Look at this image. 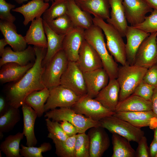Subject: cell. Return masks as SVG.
I'll use <instances>...</instances> for the list:
<instances>
[{
	"label": "cell",
	"mask_w": 157,
	"mask_h": 157,
	"mask_svg": "<svg viewBox=\"0 0 157 157\" xmlns=\"http://www.w3.org/2000/svg\"><path fill=\"white\" fill-rule=\"evenodd\" d=\"M36 56L33 66L19 80L9 86L6 92V98L10 106L19 108L24 103L26 97L32 92L45 87L42 81L44 67L42 61L47 48L34 46Z\"/></svg>",
	"instance_id": "cell-1"
},
{
	"label": "cell",
	"mask_w": 157,
	"mask_h": 157,
	"mask_svg": "<svg viewBox=\"0 0 157 157\" xmlns=\"http://www.w3.org/2000/svg\"><path fill=\"white\" fill-rule=\"evenodd\" d=\"M101 28L93 24L85 30V40L96 51L101 60L103 68L108 74L110 79H116L118 69L117 62L108 51Z\"/></svg>",
	"instance_id": "cell-2"
},
{
	"label": "cell",
	"mask_w": 157,
	"mask_h": 157,
	"mask_svg": "<svg viewBox=\"0 0 157 157\" xmlns=\"http://www.w3.org/2000/svg\"><path fill=\"white\" fill-rule=\"evenodd\" d=\"M147 69L127 63L118 67L116 80L120 87L119 101L131 95L142 81Z\"/></svg>",
	"instance_id": "cell-3"
},
{
	"label": "cell",
	"mask_w": 157,
	"mask_h": 157,
	"mask_svg": "<svg viewBox=\"0 0 157 157\" xmlns=\"http://www.w3.org/2000/svg\"><path fill=\"white\" fill-rule=\"evenodd\" d=\"M94 24L100 28L106 39V47L108 51L114 58L116 62L122 65L127 63L125 44L122 36L113 26L105 22L104 19L96 17L93 18Z\"/></svg>",
	"instance_id": "cell-4"
},
{
	"label": "cell",
	"mask_w": 157,
	"mask_h": 157,
	"mask_svg": "<svg viewBox=\"0 0 157 157\" xmlns=\"http://www.w3.org/2000/svg\"><path fill=\"white\" fill-rule=\"evenodd\" d=\"M44 117L59 122L66 120L76 127L78 133H85L92 127L100 126L99 121L94 120L77 113L71 108L61 107L50 110L46 112Z\"/></svg>",
	"instance_id": "cell-5"
},
{
	"label": "cell",
	"mask_w": 157,
	"mask_h": 157,
	"mask_svg": "<svg viewBox=\"0 0 157 157\" xmlns=\"http://www.w3.org/2000/svg\"><path fill=\"white\" fill-rule=\"evenodd\" d=\"M63 49L57 52L44 66L42 76L44 85L49 89L60 85L61 76L69 62Z\"/></svg>",
	"instance_id": "cell-6"
},
{
	"label": "cell",
	"mask_w": 157,
	"mask_h": 157,
	"mask_svg": "<svg viewBox=\"0 0 157 157\" xmlns=\"http://www.w3.org/2000/svg\"><path fill=\"white\" fill-rule=\"evenodd\" d=\"M99 122L101 126L112 133H117L124 137L129 142L138 143L144 136V131L140 128L113 115L104 117Z\"/></svg>",
	"instance_id": "cell-7"
},
{
	"label": "cell",
	"mask_w": 157,
	"mask_h": 157,
	"mask_svg": "<svg viewBox=\"0 0 157 157\" xmlns=\"http://www.w3.org/2000/svg\"><path fill=\"white\" fill-rule=\"evenodd\" d=\"M71 108L76 113L96 121L113 115L115 113L106 108L98 101L87 94L80 97Z\"/></svg>",
	"instance_id": "cell-8"
},
{
	"label": "cell",
	"mask_w": 157,
	"mask_h": 157,
	"mask_svg": "<svg viewBox=\"0 0 157 157\" xmlns=\"http://www.w3.org/2000/svg\"><path fill=\"white\" fill-rule=\"evenodd\" d=\"M60 85L69 89L80 97L87 94L83 73L75 62L69 61L61 78Z\"/></svg>",
	"instance_id": "cell-9"
},
{
	"label": "cell",
	"mask_w": 157,
	"mask_h": 157,
	"mask_svg": "<svg viewBox=\"0 0 157 157\" xmlns=\"http://www.w3.org/2000/svg\"><path fill=\"white\" fill-rule=\"evenodd\" d=\"M157 31L150 33L136 53L134 65L148 69L157 63Z\"/></svg>",
	"instance_id": "cell-10"
},
{
	"label": "cell",
	"mask_w": 157,
	"mask_h": 157,
	"mask_svg": "<svg viewBox=\"0 0 157 157\" xmlns=\"http://www.w3.org/2000/svg\"><path fill=\"white\" fill-rule=\"evenodd\" d=\"M49 89V95L44 106L45 112L57 107L71 108L80 97L60 85Z\"/></svg>",
	"instance_id": "cell-11"
},
{
	"label": "cell",
	"mask_w": 157,
	"mask_h": 157,
	"mask_svg": "<svg viewBox=\"0 0 157 157\" xmlns=\"http://www.w3.org/2000/svg\"><path fill=\"white\" fill-rule=\"evenodd\" d=\"M83 73L103 68L101 59L94 49L85 40L80 47L78 57L76 62Z\"/></svg>",
	"instance_id": "cell-12"
},
{
	"label": "cell",
	"mask_w": 157,
	"mask_h": 157,
	"mask_svg": "<svg viewBox=\"0 0 157 157\" xmlns=\"http://www.w3.org/2000/svg\"><path fill=\"white\" fill-rule=\"evenodd\" d=\"M122 4L127 22L133 26L142 23L153 10L144 0H123Z\"/></svg>",
	"instance_id": "cell-13"
},
{
	"label": "cell",
	"mask_w": 157,
	"mask_h": 157,
	"mask_svg": "<svg viewBox=\"0 0 157 157\" xmlns=\"http://www.w3.org/2000/svg\"><path fill=\"white\" fill-rule=\"evenodd\" d=\"M88 135L90 142V157H101L110 145L108 136L103 127L99 126L90 129Z\"/></svg>",
	"instance_id": "cell-14"
},
{
	"label": "cell",
	"mask_w": 157,
	"mask_h": 157,
	"mask_svg": "<svg viewBox=\"0 0 157 157\" xmlns=\"http://www.w3.org/2000/svg\"><path fill=\"white\" fill-rule=\"evenodd\" d=\"M113 115L139 128L149 126L151 129H154L157 127V115L152 110L115 112Z\"/></svg>",
	"instance_id": "cell-15"
},
{
	"label": "cell",
	"mask_w": 157,
	"mask_h": 157,
	"mask_svg": "<svg viewBox=\"0 0 157 157\" xmlns=\"http://www.w3.org/2000/svg\"><path fill=\"white\" fill-rule=\"evenodd\" d=\"M85 30L74 28L64 38L62 49L69 61L76 62L78 57L79 49L85 40Z\"/></svg>",
	"instance_id": "cell-16"
},
{
	"label": "cell",
	"mask_w": 157,
	"mask_h": 157,
	"mask_svg": "<svg viewBox=\"0 0 157 157\" xmlns=\"http://www.w3.org/2000/svg\"><path fill=\"white\" fill-rule=\"evenodd\" d=\"M83 74L87 94L92 98H95L107 85L110 80L108 74L103 67Z\"/></svg>",
	"instance_id": "cell-17"
},
{
	"label": "cell",
	"mask_w": 157,
	"mask_h": 157,
	"mask_svg": "<svg viewBox=\"0 0 157 157\" xmlns=\"http://www.w3.org/2000/svg\"><path fill=\"white\" fill-rule=\"evenodd\" d=\"M150 34L133 26H128L126 33L125 52L127 63L134 65L135 55L140 45Z\"/></svg>",
	"instance_id": "cell-18"
},
{
	"label": "cell",
	"mask_w": 157,
	"mask_h": 157,
	"mask_svg": "<svg viewBox=\"0 0 157 157\" xmlns=\"http://www.w3.org/2000/svg\"><path fill=\"white\" fill-rule=\"evenodd\" d=\"M120 87L116 79H110L107 85L94 98L106 108L115 112L119 102Z\"/></svg>",
	"instance_id": "cell-19"
},
{
	"label": "cell",
	"mask_w": 157,
	"mask_h": 157,
	"mask_svg": "<svg viewBox=\"0 0 157 157\" xmlns=\"http://www.w3.org/2000/svg\"><path fill=\"white\" fill-rule=\"evenodd\" d=\"M0 30L13 50L20 51L26 48L27 44L25 36L17 33L16 27L13 22L0 20Z\"/></svg>",
	"instance_id": "cell-20"
},
{
	"label": "cell",
	"mask_w": 157,
	"mask_h": 157,
	"mask_svg": "<svg viewBox=\"0 0 157 157\" xmlns=\"http://www.w3.org/2000/svg\"><path fill=\"white\" fill-rule=\"evenodd\" d=\"M35 53L33 47L29 45L25 50L15 51L10 47L5 48L0 59V67L8 63H14L22 66H24L35 60Z\"/></svg>",
	"instance_id": "cell-21"
},
{
	"label": "cell",
	"mask_w": 157,
	"mask_h": 157,
	"mask_svg": "<svg viewBox=\"0 0 157 157\" xmlns=\"http://www.w3.org/2000/svg\"><path fill=\"white\" fill-rule=\"evenodd\" d=\"M49 6L48 2L44 0H32L26 4L12 10L13 11L19 13L23 15L24 20L23 22L25 26L28 24L35 18L41 17Z\"/></svg>",
	"instance_id": "cell-22"
},
{
	"label": "cell",
	"mask_w": 157,
	"mask_h": 157,
	"mask_svg": "<svg viewBox=\"0 0 157 157\" xmlns=\"http://www.w3.org/2000/svg\"><path fill=\"white\" fill-rule=\"evenodd\" d=\"M123 0H108L111 8L107 22L113 26L122 37L125 36L128 26L122 4Z\"/></svg>",
	"instance_id": "cell-23"
},
{
	"label": "cell",
	"mask_w": 157,
	"mask_h": 157,
	"mask_svg": "<svg viewBox=\"0 0 157 157\" xmlns=\"http://www.w3.org/2000/svg\"><path fill=\"white\" fill-rule=\"evenodd\" d=\"M75 1L81 9L94 17L104 20L110 17L108 0H77Z\"/></svg>",
	"instance_id": "cell-24"
},
{
	"label": "cell",
	"mask_w": 157,
	"mask_h": 157,
	"mask_svg": "<svg viewBox=\"0 0 157 157\" xmlns=\"http://www.w3.org/2000/svg\"><path fill=\"white\" fill-rule=\"evenodd\" d=\"M23 117L24 127L22 132L26 138L28 146H35L37 140L34 133V125L38 115L29 106L24 103L22 106Z\"/></svg>",
	"instance_id": "cell-25"
},
{
	"label": "cell",
	"mask_w": 157,
	"mask_h": 157,
	"mask_svg": "<svg viewBox=\"0 0 157 157\" xmlns=\"http://www.w3.org/2000/svg\"><path fill=\"white\" fill-rule=\"evenodd\" d=\"M45 34L42 18L34 19L31 21L25 36L27 44L47 48V42Z\"/></svg>",
	"instance_id": "cell-26"
},
{
	"label": "cell",
	"mask_w": 157,
	"mask_h": 157,
	"mask_svg": "<svg viewBox=\"0 0 157 157\" xmlns=\"http://www.w3.org/2000/svg\"><path fill=\"white\" fill-rule=\"evenodd\" d=\"M67 14L74 28L85 30L89 28L94 24L93 18L90 14L81 9L74 0H69Z\"/></svg>",
	"instance_id": "cell-27"
},
{
	"label": "cell",
	"mask_w": 157,
	"mask_h": 157,
	"mask_svg": "<svg viewBox=\"0 0 157 157\" xmlns=\"http://www.w3.org/2000/svg\"><path fill=\"white\" fill-rule=\"evenodd\" d=\"M152 109L151 101L147 100L138 96L132 94L119 102L115 112L142 111Z\"/></svg>",
	"instance_id": "cell-28"
},
{
	"label": "cell",
	"mask_w": 157,
	"mask_h": 157,
	"mask_svg": "<svg viewBox=\"0 0 157 157\" xmlns=\"http://www.w3.org/2000/svg\"><path fill=\"white\" fill-rule=\"evenodd\" d=\"M34 63H31L24 66L12 62L4 64L1 67L0 71L1 83H4L18 81L33 66Z\"/></svg>",
	"instance_id": "cell-29"
},
{
	"label": "cell",
	"mask_w": 157,
	"mask_h": 157,
	"mask_svg": "<svg viewBox=\"0 0 157 157\" xmlns=\"http://www.w3.org/2000/svg\"><path fill=\"white\" fill-rule=\"evenodd\" d=\"M43 25L47 42V51L42 62V66L44 67L54 55L62 49L63 42L65 35L56 34L44 20Z\"/></svg>",
	"instance_id": "cell-30"
},
{
	"label": "cell",
	"mask_w": 157,
	"mask_h": 157,
	"mask_svg": "<svg viewBox=\"0 0 157 157\" xmlns=\"http://www.w3.org/2000/svg\"><path fill=\"white\" fill-rule=\"evenodd\" d=\"M49 95V89H43L33 92L26 98L24 103L31 106L37 113L38 117H41L45 112L44 106Z\"/></svg>",
	"instance_id": "cell-31"
},
{
	"label": "cell",
	"mask_w": 157,
	"mask_h": 157,
	"mask_svg": "<svg viewBox=\"0 0 157 157\" xmlns=\"http://www.w3.org/2000/svg\"><path fill=\"white\" fill-rule=\"evenodd\" d=\"M112 134L113 152L112 157H136V151L131 146L129 141L117 133Z\"/></svg>",
	"instance_id": "cell-32"
},
{
	"label": "cell",
	"mask_w": 157,
	"mask_h": 157,
	"mask_svg": "<svg viewBox=\"0 0 157 157\" xmlns=\"http://www.w3.org/2000/svg\"><path fill=\"white\" fill-rule=\"evenodd\" d=\"M24 136L23 133L20 132L8 135L1 143L0 150L7 157H22L20 153V143Z\"/></svg>",
	"instance_id": "cell-33"
},
{
	"label": "cell",
	"mask_w": 157,
	"mask_h": 157,
	"mask_svg": "<svg viewBox=\"0 0 157 157\" xmlns=\"http://www.w3.org/2000/svg\"><path fill=\"white\" fill-rule=\"evenodd\" d=\"M20 119L19 108L10 106L7 111L0 116V140L3 137V133L11 131Z\"/></svg>",
	"instance_id": "cell-34"
},
{
	"label": "cell",
	"mask_w": 157,
	"mask_h": 157,
	"mask_svg": "<svg viewBox=\"0 0 157 157\" xmlns=\"http://www.w3.org/2000/svg\"><path fill=\"white\" fill-rule=\"evenodd\" d=\"M69 3V0H57L53 1L50 7L43 14V20L47 22L67 14Z\"/></svg>",
	"instance_id": "cell-35"
},
{
	"label": "cell",
	"mask_w": 157,
	"mask_h": 157,
	"mask_svg": "<svg viewBox=\"0 0 157 157\" xmlns=\"http://www.w3.org/2000/svg\"><path fill=\"white\" fill-rule=\"evenodd\" d=\"M45 22L52 30L59 35H65L74 28L67 14Z\"/></svg>",
	"instance_id": "cell-36"
},
{
	"label": "cell",
	"mask_w": 157,
	"mask_h": 157,
	"mask_svg": "<svg viewBox=\"0 0 157 157\" xmlns=\"http://www.w3.org/2000/svg\"><path fill=\"white\" fill-rule=\"evenodd\" d=\"M76 135L69 137L65 141L52 139L56 148L55 153L60 157H75L74 145Z\"/></svg>",
	"instance_id": "cell-37"
},
{
	"label": "cell",
	"mask_w": 157,
	"mask_h": 157,
	"mask_svg": "<svg viewBox=\"0 0 157 157\" xmlns=\"http://www.w3.org/2000/svg\"><path fill=\"white\" fill-rule=\"evenodd\" d=\"M90 142L88 135L85 133H78L74 145L75 157H90Z\"/></svg>",
	"instance_id": "cell-38"
},
{
	"label": "cell",
	"mask_w": 157,
	"mask_h": 157,
	"mask_svg": "<svg viewBox=\"0 0 157 157\" xmlns=\"http://www.w3.org/2000/svg\"><path fill=\"white\" fill-rule=\"evenodd\" d=\"M20 153L24 157H43L42 153L50 150L52 146L49 142H44L39 147L25 146L21 144Z\"/></svg>",
	"instance_id": "cell-39"
},
{
	"label": "cell",
	"mask_w": 157,
	"mask_h": 157,
	"mask_svg": "<svg viewBox=\"0 0 157 157\" xmlns=\"http://www.w3.org/2000/svg\"><path fill=\"white\" fill-rule=\"evenodd\" d=\"M45 120L49 133L47 136L48 138L63 141L69 137L64 131L59 122L51 120L48 118H47Z\"/></svg>",
	"instance_id": "cell-40"
},
{
	"label": "cell",
	"mask_w": 157,
	"mask_h": 157,
	"mask_svg": "<svg viewBox=\"0 0 157 157\" xmlns=\"http://www.w3.org/2000/svg\"><path fill=\"white\" fill-rule=\"evenodd\" d=\"M151 13L142 23L133 27L148 33L157 32V10H154Z\"/></svg>",
	"instance_id": "cell-41"
},
{
	"label": "cell",
	"mask_w": 157,
	"mask_h": 157,
	"mask_svg": "<svg viewBox=\"0 0 157 157\" xmlns=\"http://www.w3.org/2000/svg\"><path fill=\"white\" fill-rule=\"evenodd\" d=\"M155 88L142 81L132 94L138 96L147 100L151 101Z\"/></svg>",
	"instance_id": "cell-42"
},
{
	"label": "cell",
	"mask_w": 157,
	"mask_h": 157,
	"mask_svg": "<svg viewBox=\"0 0 157 157\" xmlns=\"http://www.w3.org/2000/svg\"><path fill=\"white\" fill-rule=\"evenodd\" d=\"M15 5L7 3L5 0H0V18L1 20L14 22L15 17L10 13V10L15 8Z\"/></svg>",
	"instance_id": "cell-43"
},
{
	"label": "cell",
	"mask_w": 157,
	"mask_h": 157,
	"mask_svg": "<svg viewBox=\"0 0 157 157\" xmlns=\"http://www.w3.org/2000/svg\"><path fill=\"white\" fill-rule=\"evenodd\" d=\"M142 81L155 87L157 86V63L147 69Z\"/></svg>",
	"instance_id": "cell-44"
},
{
	"label": "cell",
	"mask_w": 157,
	"mask_h": 157,
	"mask_svg": "<svg viewBox=\"0 0 157 157\" xmlns=\"http://www.w3.org/2000/svg\"><path fill=\"white\" fill-rule=\"evenodd\" d=\"M138 145L136 151V157H148L149 156L147 139L144 136L138 143Z\"/></svg>",
	"instance_id": "cell-45"
},
{
	"label": "cell",
	"mask_w": 157,
	"mask_h": 157,
	"mask_svg": "<svg viewBox=\"0 0 157 157\" xmlns=\"http://www.w3.org/2000/svg\"><path fill=\"white\" fill-rule=\"evenodd\" d=\"M59 122L64 131L69 137L78 133L76 127L69 122L66 120H63Z\"/></svg>",
	"instance_id": "cell-46"
},
{
	"label": "cell",
	"mask_w": 157,
	"mask_h": 157,
	"mask_svg": "<svg viewBox=\"0 0 157 157\" xmlns=\"http://www.w3.org/2000/svg\"><path fill=\"white\" fill-rule=\"evenodd\" d=\"M10 106L6 98L2 96L0 97V116L5 114L8 110Z\"/></svg>",
	"instance_id": "cell-47"
},
{
	"label": "cell",
	"mask_w": 157,
	"mask_h": 157,
	"mask_svg": "<svg viewBox=\"0 0 157 157\" xmlns=\"http://www.w3.org/2000/svg\"><path fill=\"white\" fill-rule=\"evenodd\" d=\"M151 101L152 104V110L157 115V86L154 90Z\"/></svg>",
	"instance_id": "cell-48"
},
{
	"label": "cell",
	"mask_w": 157,
	"mask_h": 157,
	"mask_svg": "<svg viewBox=\"0 0 157 157\" xmlns=\"http://www.w3.org/2000/svg\"><path fill=\"white\" fill-rule=\"evenodd\" d=\"M157 154V142L154 140L150 145V155L151 157H156Z\"/></svg>",
	"instance_id": "cell-49"
},
{
	"label": "cell",
	"mask_w": 157,
	"mask_h": 157,
	"mask_svg": "<svg viewBox=\"0 0 157 157\" xmlns=\"http://www.w3.org/2000/svg\"><path fill=\"white\" fill-rule=\"evenodd\" d=\"M8 44L4 38L0 40V56H1L4 50L5 47Z\"/></svg>",
	"instance_id": "cell-50"
},
{
	"label": "cell",
	"mask_w": 157,
	"mask_h": 157,
	"mask_svg": "<svg viewBox=\"0 0 157 157\" xmlns=\"http://www.w3.org/2000/svg\"><path fill=\"white\" fill-rule=\"evenodd\" d=\"M153 9L157 10V0H144Z\"/></svg>",
	"instance_id": "cell-51"
},
{
	"label": "cell",
	"mask_w": 157,
	"mask_h": 157,
	"mask_svg": "<svg viewBox=\"0 0 157 157\" xmlns=\"http://www.w3.org/2000/svg\"><path fill=\"white\" fill-rule=\"evenodd\" d=\"M15 1L17 3L19 4H21L23 3V2L27 1L28 0H13ZM57 0H44V1L46 2H48L51 1L52 2L56 1Z\"/></svg>",
	"instance_id": "cell-52"
},
{
	"label": "cell",
	"mask_w": 157,
	"mask_h": 157,
	"mask_svg": "<svg viewBox=\"0 0 157 157\" xmlns=\"http://www.w3.org/2000/svg\"><path fill=\"white\" fill-rule=\"evenodd\" d=\"M153 140L157 142V127L155 130L154 137Z\"/></svg>",
	"instance_id": "cell-53"
},
{
	"label": "cell",
	"mask_w": 157,
	"mask_h": 157,
	"mask_svg": "<svg viewBox=\"0 0 157 157\" xmlns=\"http://www.w3.org/2000/svg\"><path fill=\"white\" fill-rule=\"evenodd\" d=\"M156 42H157V37L156 38Z\"/></svg>",
	"instance_id": "cell-54"
},
{
	"label": "cell",
	"mask_w": 157,
	"mask_h": 157,
	"mask_svg": "<svg viewBox=\"0 0 157 157\" xmlns=\"http://www.w3.org/2000/svg\"><path fill=\"white\" fill-rule=\"evenodd\" d=\"M156 157H157V154H156Z\"/></svg>",
	"instance_id": "cell-55"
},
{
	"label": "cell",
	"mask_w": 157,
	"mask_h": 157,
	"mask_svg": "<svg viewBox=\"0 0 157 157\" xmlns=\"http://www.w3.org/2000/svg\"><path fill=\"white\" fill-rule=\"evenodd\" d=\"M74 0L75 1H76L77 0Z\"/></svg>",
	"instance_id": "cell-56"
}]
</instances>
